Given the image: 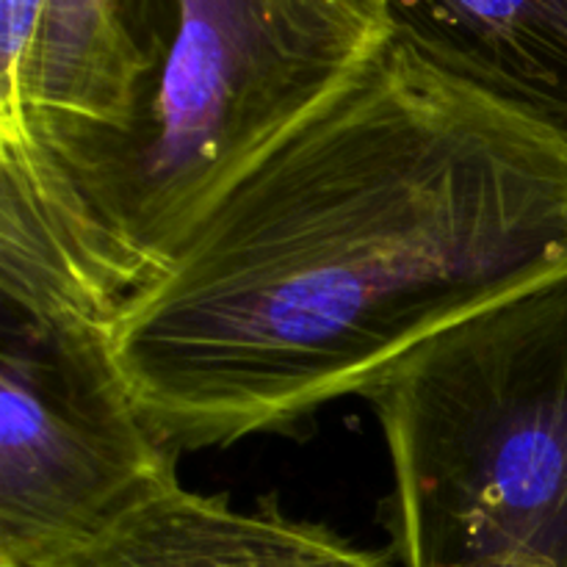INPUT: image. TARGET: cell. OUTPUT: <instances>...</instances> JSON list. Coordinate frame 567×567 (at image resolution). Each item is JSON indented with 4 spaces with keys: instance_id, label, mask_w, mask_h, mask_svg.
I'll return each instance as SVG.
<instances>
[{
    "instance_id": "cell-6",
    "label": "cell",
    "mask_w": 567,
    "mask_h": 567,
    "mask_svg": "<svg viewBox=\"0 0 567 567\" xmlns=\"http://www.w3.org/2000/svg\"><path fill=\"white\" fill-rule=\"evenodd\" d=\"M25 567H396L275 502L241 509L225 496L169 487L94 535Z\"/></svg>"
},
{
    "instance_id": "cell-5",
    "label": "cell",
    "mask_w": 567,
    "mask_h": 567,
    "mask_svg": "<svg viewBox=\"0 0 567 567\" xmlns=\"http://www.w3.org/2000/svg\"><path fill=\"white\" fill-rule=\"evenodd\" d=\"M158 55V0H48L20 86L0 97V147L120 127Z\"/></svg>"
},
{
    "instance_id": "cell-3",
    "label": "cell",
    "mask_w": 567,
    "mask_h": 567,
    "mask_svg": "<svg viewBox=\"0 0 567 567\" xmlns=\"http://www.w3.org/2000/svg\"><path fill=\"white\" fill-rule=\"evenodd\" d=\"M396 567H567V277L496 305L363 391Z\"/></svg>"
},
{
    "instance_id": "cell-4",
    "label": "cell",
    "mask_w": 567,
    "mask_h": 567,
    "mask_svg": "<svg viewBox=\"0 0 567 567\" xmlns=\"http://www.w3.org/2000/svg\"><path fill=\"white\" fill-rule=\"evenodd\" d=\"M0 567H25L181 485L105 327L0 310Z\"/></svg>"
},
{
    "instance_id": "cell-7",
    "label": "cell",
    "mask_w": 567,
    "mask_h": 567,
    "mask_svg": "<svg viewBox=\"0 0 567 567\" xmlns=\"http://www.w3.org/2000/svg\"><path fill=\"white\" fill-rule=\"evenodd\" d=\"M396 31L567 125V0H388Z\"/></svg>"
},
{
    "instance_id": "cell-1",
    "label": "cell",
    "mask_w": 567,
    "mask_h": 567,
    "mask_svg": "<svg viewBox=\"0 0 567 567\" xmlns=\"http://www.w3.org/2000/svg\"><path fill=\"white\" fill-rule=\"evenodd\" d=\"M567 277V125L396 31L105 321L175 452L288 432Z\"/></svg>"
},
{
    "instance_id": "cell-2",
    "label": "cell",
    "mask_w": 567,
    "mask_h": 567,
    "mask_svg": "<svg viewBox=\"0 0 567 567\" xmlns=\"http://www.w3.org/2000/svg\"><path fill=\"white\" fill-rule=\"evenodd\" d=\"M158 3V64L120 127L0 147V310L105 324L396 33L388 0Z\"/></svg>"
}]
</instances>
